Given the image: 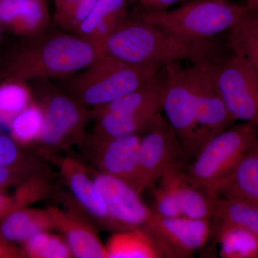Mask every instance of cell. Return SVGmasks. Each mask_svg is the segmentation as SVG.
<instances>
[{"mask_svg":"<svg viewBox=\"0 0 258 258\" xmlns=\"http://www.w3.org/2000/svg\"><path fill=\"white\" fill-rule=\"evenodd\" d=\"M89 171L106 201L111 229L118 231L147 227L153 210L133 186L102 171Z\"/></svg>","mask_w":258,"mask_h":258,"instance_id":"8fae6325","label":"cell"},{"mask_svg":"<svg viewBox=\"0 0 258 258\" xmlns=\"http://www.w3.org/2000/svg\"><path fill=\"white\" fill-rule=\"evenodd\" d=\"M139 134L99 139L93 137V160L98 171L128 183L135 189L138 171Z\"/></svg>","mask_w":258,"mask_h":258,"instance_id":"4fadbf2b","label":"cell"},{"mask_svg":"<svg viewBox=\"0 0 258 258\" xmlns=\"http://www.w3.org/2000/svg\"><path fill=\"white\" fill-rule=\"evenodd\" d=\"M78 0H55L54 21L57 24L74 8Z\"/></svg>","mask_w":258,"mask_h":258,"instance_id":"e575fe53","label":"cell"},{"mask_svg":"<svg viewBox=\"0 0 258 258\" xmlns=\"http://www.w3.org/2000/svg\"><path fill=\"white\" fill-rule=\"evenodd\" d=\"M211 197H223L258 206V144L242 157Z\"/></svg>","mask_w":258,"mask_h":258,"instance_id":"d6986e66","label":"cell"},{"mask_svg":"<svg viewBox=\"0 0 258 258\" xmlns=\"http://www.w3.org/2000/svg\"><path fill=\"white\" fill-rule=\"evenodd\" d=\"M18 257H23L20 249L0 235V258Z\"/></svg>","mask_w":258,"mask_h":258,"instance_id":"d590c367","label":"cell"},{"mask_svg":"<svg viewBox=\"0 0 258 258\" xmlns=\"http://www.w3.org/2000/svg\"><path fill=\"white\" fill-rule=\"evenodd\" d=\"M23 40L0 60V82L68 77L103 56L89 42L64 30H48Z\"/></svg>","mask_w":258,"mask_h":258,"instance_id":"6da1fadb","label":"cell"},{"mask_svg":"<svg viewBox=\"0 0 258 258\" xmlns=\"http://www.w3.org/2000/svg\"><path fill=\"white\" fill-rule=\"evenodd\" d=\"M139 3L143 10L149 12H161L171 9V7L177 5L180 2L186 0H133Z\"/></svg>","mask_w":258,"mask_h":258,"instance_id":"836d02e7","label":"cell"},{"mask_svg":"<svg viewBox=\"0 0 258 258\" xmlns=\"http://www.w3.org/2000/svg\"><path fill=\"white\" fill-rule=\"evenodd\" d=\"M164 67V83L161 110L182 144L184 154H189L197 122V98L189 68L179 62Z\"/></svg>","mask_w":258,"mask_h":258,"instance_id":"30bf717a","label":"cell"},{"mask_svg":"<svg viewBox=\"0 0 258 258\" xmlns=\"http://www.w3.org/2000/svg\"><path fill=\"white\" fill-rule=\"evenodd\" d=\"M47 0L0 2L2 30L21 38H32L49 30Z\"/></svg>","mask_w":258,"mask_h":258,"instance_id":"2e32d148","label":"cell"},{"mask_svg":"<svg viewBox=\"0 0 258 258\" xmlns=\"http://www.w3.org/2000/svg\"><path fill=\"white\" fill-rule=\"evenodd\" d=\"M54 230L53 219L47 208L18 209L0 220V235L13 243H22L37 233Z\"/></svg>","mask_w":258,"mask_h":258,"instance_id":"ffe728a7","label":"cell"},{"mask_svg":"<svg viewBox=\"0 0 258 258\" xmlns=\"http://www.w3.org/2000/svg\"><path fill=\"white\" fill-rule=\"evenodd\" d=\"M176 185L182 216L212 220L215 212L213 197L190 182L182 165L178 171Z\"/></svg>","mask_w":258,"mask_h":258,"instance_id":"cb8c5ba5","label":"cell"},{"mask_svg":"<svg viewBox=\"0 0 258 258\" xmlns=\"http://www.w3.org/2000/svg\"><path fill=\"white\" fill-rule=\"evenodd\" d=\"M103 55L127 63L161 66L180 61L191 63L213 60L221 55L216 39L193 40L148 23L139 15L129 16L105 42Z\"/></svg>","mask_w":258,"mask_h":258,"instance_id":"7a4b0ae2","label":"cell"},{"mask_svg":"<svg viewBox=\"0 0 258 258\" xmlns=\"http://www.w3.org/2000/svg\"><path fill=\"white\" fill-rule=\"evenodd\" d=\"M106 248L107 258H176L147 227L115 231Z\"/></svg>","mask_w":258,"mask_h":258,"instance_id":"ac0fdd59","label":"cell"},{"mask_svg":"<svg viewBox=\"0 0 258 258\" xmlns=\"http://www.w3.org/2000/svg\"><path fill=\"white\" fill-rule=\"evenodd\" d=\"M2 28H1V25H0V42H1V32H2Z\"/></svg>","mask_w":258,"mask_h":258,"instance_id":"ab89813d","label":"cell"},{"mask_svg":"<svg viewBox=\"0 0 258 258\" xmlns=\"http://www.w3.org/2000/svg\"><path fill=\"white\" fill-rule=\"evenodd\" d=\"M249 11L230 0H188L174 9L142 10L141 18L184 38L210 40L229 31Z\"/></svg>","mask_w":258,"mask_h":258,"instance_id":"3957f363","label":"cell"},{"mask_svg":"<svg viewBox=\"0 0 258 258\" xmlns=\"http://www.w3.org/2000/svg\"><path fill=\"white\" fill-rule=\"evenodd\" d=\"M161 111L142 113L92 112L96 120L93 137L99 139L115 138L139 134L151 124Z\"/></svg>","mask_w":258,"mask_h":258,"instance_id":"44dd1931","label":"cell"},{"mask_svg":"<svg viewBox=\"0 0 258 258\" xmlns=\"http://www.w3.org/2000/svg\"><path fill=\"white\" fill-rule=\"evenodd\" d=\"M43 109L38 102L33 101L10 122V137L20 146L37 144L44 126Z\"/></svg>","mask_w":258,"mask_h":258,"instance_id":"484cf974","label":"cell"},{"mask_svg":"<svg viewBox=\"0 0 258 258\" xmlns=\"http://www.w3.org/2000/svg\"><path fill=\"white\" fill-rule=\"evenodd\" d=\"M257 13V14L258 15V13Z\"/></svg>","mask_w":258,"mask_h":258,"instance_id":"60d3db41","label":"cell"},{"mask_svg":"<svg viewBox=\"0 0 258 258\" xmlns=\"http://www.w3.org/2000/svg\"><path fill=\"white\" fill-rule=\"evenodd\" d=\"M146 227L164 242L176 258L191 257L203 248L212 234L210 219L163 217L154 210Z\"/></svg>","mask_w":258,"mask_h":258,"instance_id":"7c38bea8","label":"cell"},{"mask_svg":"<svg viewBox=\"0 0 258 258\" xmlns=\"http://www.w3.org/2000/svg\"><path fill=\"white\" fill-rule=\"evenodd\" d=\"M22 257L29 258L72 257L71 249L62 236L50 232L37 233L21 243Z\"/></svg>","mask_w":258,"mask_h":258,"instance_id":"f1b7e54d","label":"cell"},{"mask_svg":"<svg viewBox=\"0 0 258 258\" xmlns=\"http://www.w3.org/2000/svg\"><path fill=\"white\" fill-rule=\"evenodd\" d=\"M128 0H98L74 32L101 52L106 40L129 17Z\"/></svg>","mask_w":258,"mask_h":258,"instance_id":"e0dca14e","label":"cell"},{"mask_svg":"<svg viewBox=\"0 0 258 258\" xmlns=\"http://www.w3.org/2000/svg\"><path fill=\"white\" fill-rule=\"evenodd\" d=\"M44 168L45 165L40 159L29 155L13 164L0 166V191L18 186Z\"/></svg>","mask_w":258,"mask_h":258,"instance_id":"4dcf8cb0","label":"cell"},{"mask_svg":"<svg viewBox=\"0 0 258 258\" xmlns=\"http://www.w3.org/2000/svg\"><path fill=\"white\" fill-rule=\"evenodd\" d=\"M97 1L98 0H78L74 8L56 25L60 27L61 30L74 33L80 24L91 13Z\"/></svg>","mask_w":258,"mask_h":258,"instance_id":"1f68e13d","label":"cell"},{"mask_svg":"<svg viewBox=\"0 0 258 258\" xmlns=\"http://www.w3.org/2000/svg\"><path fill=\"white\" fill-rule=\"evenodd\" d=\"M6 1H21V0H0V2H6Z\"/></svg>","mask_w":258,"mask_h":258,"instance_id":"f35d334b","label":"cell"},{"mask_svg":"<svg viewBox=\"0 0 258 258\" xmlns=\"http://www.w3.org/2000/svg\"><path fill=\"white\" fill-rule=\"evenodd\" d=\"M258 144V127L242 122L208 141L186 171L190 182L212 196L242 157Z\"/></svg>","mask_w":258,"mask_h":258,"instance_id":"5b68a950","label":"cell"},{"mask_svg":"<svg viewBox=\"0 0 258 258\" xmlns=\"http://www.w3.org/2000/svg\"><path fill=\"white\" fill-rule=\"evenodd\" d=\"M15 210H16V206L13 195L0 191V220Z\"/></svg>","mask_w":258,"mask_h":258,"instance_id":"8d00e7d4","label":"cell"},{"mask_svg":"<svg viewBox=\"0 0 258 258\" xmlns=\"http://www.w3.org/2000/svg\"><path fill=\"white\" fill-rule=\"evenodd\" d=\"M27 156L21 147L9 136L0 134V166L9 165Z\"/></svg>","mask_w":258,"mask_h":258,"instance_id":"d6a6232c","label":"cell"},{"mask_svg":"<svg viewBox=\"0 0 258 258\" xmlns=\"http://www.w3.org/2000/svg\"><path fill=\"white\" fill-rule=\"evenodd\" d=\"M61 175L79 208L93 220L111 229L106 201L97 187L89 169L74 158L64 157L58 162Z\"/></svg>","mask_w":258,"mask_h":258,"instance_id":"5bb4252c","label":"cell"},{"mask_svg":"<svg viewBox=\"0 0 258 258\" xmlns=\"http://www.w3.org/2000/svg\"><path fill=\"white\" fill-rule=\"evenodd\" d=\"M47 209L53 219L55 230L60 232L73 257L107 258L106 245L102 243L95 229L74 207L61 209L51 205Z\"/></svg>","mask_w":258,"mask_h":258,"instance_id":"9a60e30c","label":"cell"},{"mask_svg":"<svg viewBox=\"0 0 258 258\" xmlns=\"http://www.w3.org/2000/svg\"><path fill=\"white\" fill-rule=\"evenodd\" d=\"M246 6L252 13H258V0H246Z\"/></svg>","mask_w":258,"mask_h":258,"instance_id":"74e56055","label":"cell"},{"mask_svg":"<svg viewBox=\"0 0 258 258\" xmlns=\"http://www.w3.org/2000/svg\"><path fill=\"white\" fill-rule=\"evenodd\" d=\"M53 181L46 167L35 173L17 186L13 194L16 210L48 198L53 192Z\"/></svg>","mask_w":258,"mask_h":258,"instance_id":"f546056e","label":"cell"},{"mask_svg":"<svg viewBox=\"0 0 258 258\" xmlns=\"http://www.w3.org/2000/svg\"><path fill=\"white\" fill-rule=\"evenodd\" d=\"M217 85L236 120L258 127V71L232 54L214 62Z\"/></svg>","mask_w":258,"mask_h":258,"instance_id":"9c48e42d","label":"cell"},{"mask_svg":"<svg viewBox=\"0 0 258 258\" xmlns=\"http://www.w3.org/2000/svg\"><path fill=\"white\" fill-rule=\"evenodd\" d=\"M215 60L191 63L188 67L197 98L196 129L188 155L195 156L210 139L237 121L217 85L214 71Z\"/></svg>","mask_w":258,"mask_h":258,"instance_id":"52a82bcc","label":"cell"},{"mask_svg":"<svg viewBox=\"0 0 258 258\" xmlns=\"http://www.w3.org/2000/svg\"><path fill=\"white\" fill-rule=\"evenodd\" d=\"M181 166L179 161L168 167L159 179V187L154 190L153 210L161 216H182L176 185L177 173Z\"/></svg>","mask_w":258,"mask_h":258,"instance_id":"83f0119b","label":"cell"},{"mask_svg":"<svg viewBox=\"0 0 258 258\" xmlns=\"http://www.w3.org/2000/svg\"><path fill=\"white\" fill-rule=\"evenodd\" d=\"M215 212L212 221L240 226L258 235V206L238 200L213 197Z\"/></svg>","mask_w":258,"mask_h":258,"instance_id":"d4e9b609","label":"cell"},{"mask_svg":"<svg viewBox=\"0 0 258 258\" xmlns=\"http://www.w3.org/2000/svg\"><path fill=\"white\" fill-rule=\"evenodd\" d=\"M141 137L135 189L142 195L159 181L171 164L184 154L182 144L166 117L156 116Z\"/></svg>","mask_w":258,"mask_h":258,"instance_id":"ba28073f","label":"cell"},{"mask_svg":"<svg viewBox=\"0 0 258 258\" xmlns=\"http://www.w3.org/2000/svg\"><path fill=\"white\" fill-rule=\"evenodd\" d=\"M40 88L38 103L43 109L45 121L38 145L45 152H51L71 143H83L91 111L69 93L45 84Z\"/></svg>","mask_w":258,"mask_h":258,"instance_id":"8992f818","label":"cell"},{"mask_svg":"<svg viewBox=\"0 0 258 258\" xmlns=\"http://www.w3.org/2000/svg\"><path fill=\"white\" fill-rule=\"evenodd\" d=\"M157 64L137 66L103 55L76 74L69 95L89 108L106 105L147 82L160 71Z\"/></svg>","mask_w":258,"mask_h":258,"instance_id":"277c9868","label":"cell"},{"mask_svg":"<svg viewBox=\"0 0 258 258\" xmlns=\"http://www.w3.org/2000/svg\"><path fill=\"white\" fill-rule=\"evenodd\" d=\"M212 232L223 258H258V235L226 222H212Z\"/></svg>","mask_w":258,"mask_h":258,"instance_id":"7402d4cb","label":"cell"},{"mask_svg":"<svg viewBox=\"0 0 258 258\" xmlns=\"http://www.w3.org/2000/svg\"><path fill=\"white\" fill-rule=\"evenodd\" d=\"M28 83L20 81L0 82V122L9 125L15 115L35 101Z\"/></svg>","mask_w":258,"mask_h":258,"instance_id":"4316f807","label":"cell"},{"mask_svg":"<svg viewBox=\"0 0 258 258\" xmlns=\"http://www.w3.org/2000/svg\"><path fill=\"white\" fill-rule=\"evenodd\" d=\"M229 47L258 71V15L249 11L228 31Z\"/></svg>","mask_w":258,"mask_h":258,"instance_id":"603a6c76","label":"cell"}]
</instances>
